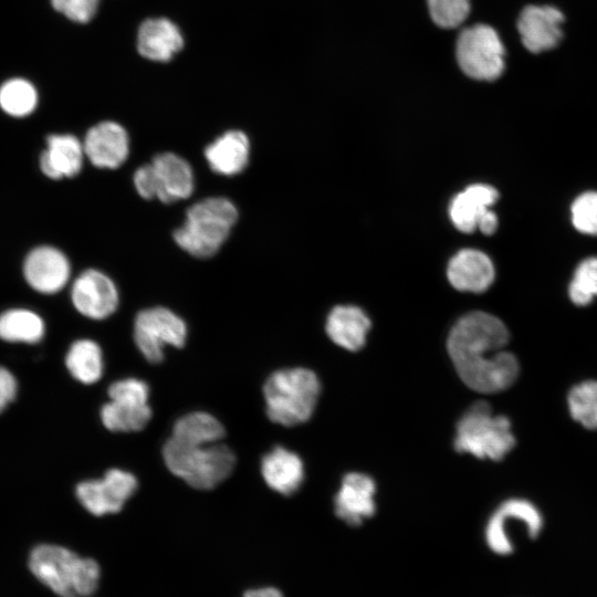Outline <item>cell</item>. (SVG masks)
Listing matches in <instances>:
<instances>
[{
    "instance_id": "9a60e30c",
    "label": "cell",
    "mask_w": 597,
    "mask_h": 597,
    "mask_svg": "<svg viewBox=\"0 0 597 597\" xmlns=\"http://www.w3.org/2000/svg\"><path fill=\"white\" fill-rule=\"evenodd\" d=\"M156 198L164 203L187 199L193 191L192 168L182 157L174 153H161L154 157Z\"/></svg>"
},
{
    "instance_id": "e0dca14e",
    "label": "cell",
    "mask_w": 597,
    "mask_h": 597,
    "mask_svg": "<svg viewBox=\"0 0 597 597\" xmlns=\"http://www.w3.org/2000/svg\"><path fill=\"white\" fill-rule=\"evenodd\" d=\"M184 46L179 28L167 18H150L138 29L137 49L145 59L167 62Z\"/></svg>"
},
{
    "instance_id": "d6986e66",
    "label": "cell",
    "mask_w": 597,
    "mask_h": 597,
    "mask_svg": "<svg viewBox=\"0 0 597 597\" xmlns=\"http://www.w3.org/2000/svg\"><path fill=\"white\" fill-rule=\"evenodd\" d=\"M499 192L489 185H471L459 192L451 201L450 218L455 228L462 232H473L492 212Z\"/></svg>"
},
{
    "instance_id": "30bf717a",
    "label": "cell",
    "mask_w": 597,
    "mask_h": 597,
    "mask_svg": "<svg viewBox=\"0 0 597 597\" xmlns=\"http://www.w3.org/2000/svg\"><path fill=\"white\" fill-rule=\"evenodd\" d=\"M137 480L134 474L109 469L100 480H86L76 485V498L83 507L95 516L119 512L135 493Z\"/></svg>"
},
{
    "instance_id": "8fae6325",
    "label": "cell",
    "mask_w": 597,
    "mask_h": 597,
    "mask_svg": "<svg viewBox=\"0 0 597 597\" xmlns=\"http://www.w3.org/2000/svg\"><path fill=\"white\" fill-rule=\"evenodd\" d=\"M71 300L77 312L92 320L107 318L116 311L119 302L112 279L94 269L76 277L71 289Z\"/></svg>"
},
{
    "instance_id": "e575fe53",
    "label": "cell",
    "mask_w": 597,
    "mask_h": 597,
    "mask_svg": "<svg viewBox=\"0 0 597 597\" xmlns=\"http://www.w3.org/2000/svg\"><path fill=\"white\" fill-rule=\"evenodd\" d=\"M18 383L13 374L0 366V412H2L17 396Z\"/></svg>"
},
{
    "instance_id": "d4e9b609",
    "label": "cell",
    "mask_w": 597,
    "mask_h": 597,
    "mask_svg": "<svg viewBox=\"0 0 597 597\" xmlns=\"http://www.w3.org/2000/svg\"><path fill=\"white\" fill-rule=\"evenodd\" d=\"M45 326L34 312L14 308L0 315V338L10 343L34 344L42 339Z\"/></svg>"
},
{
    "instance_id": "6da1fadb",
    "label": "cell",
    "mask_w": 597,
    "mask_h": 597,
    "mask_svg": "<svg viewBox=\"0 0 597 597\" xmlns=\"http://www.w3.org/2000/svg\"><path fill=\"white\" fill-rule=\"evenodd\" d=\"M509 332L496 316L475 311L462 316L448 337V352L462 381L471 389L493 394L517 378L516 357L504 349Z\"/></svg>"
},
{
    "instance_id": "52a82bcc",
    "label": "cell",
    "mask_w": 597,
    "mask_h": 597,
    "mask_svg": "<svg viewBox=\"0 0 597 597\" xmlns=\"http://www.w3.org/2000/svg\"><path fill=\"white\" fill-rule=\"evenodd\" d=\"M459 70L475 81H495L505 69V49L496 30L484 23L464 25L454 42Z\"/></svg>"
},
{
    "instance_id": "ba28073f",
    "label": "cell",
    "mask_w": 597,
    "mask_h": 597,
    "mask_svg": "<svg viewBox=\"0 0 597 597\" xmlns=\"http://www.w3.org/2000/svg\"><path fill=\"white\" fill-rule=\"evenodd\" d=\"M107 394L111 400L101 409V420L106 429L130 432L146 427L151 409L145 381L136 378L117 380L108 387Z\"/></svg>"
},
{
    "instance_id": "4fadbf2b",
    "label": "cell",
    "mask_w": 597,
    "mask_h": 597,
    "mask_svg": "<svg viewBox=\"0 0 597 597\" xmlns=\"http://www.w3.org/2000/svg\"><path fill=\"white\" fill-rule=\"evenodd\" d=\"M563 13L548 6H528L517 20V30L523 45L532 53L556 46L562 38Z\"/></svg>"
},
{
    "instance_id": "d6a6232c",
    "label": "cell",
    "mask_w": 597,
    "mask_h": 597,
    "mask_svg": "<svg viewBox=\"0 0 597 597\" xmlns=\"http://www.w3.org/2000/svg\"><path fill=\"white\" fill-rule=\"evenodd\" d=\"M51 4L67 19L86 23L95 15L100 0H51Z\"/></svg>"
},
{
    "instance_id": "83f0119b",
    "label": "cell",
    "mask_w": 597,
    "mask_h": 597,
    "mask_svg": "<svg viewBox=\"0 0 597 597\" xmlns=\"http://www.w3.org/2000/svg\"><path fill=\"white\" fill-rule=\"evenodd\" d=\"M572 417L588 429H597V380L583 381L568 395Z\"/></svg>"
},
{
    "instance_id": "3957f363",
    "label": "cell",
    "mask_w": 597,
    "mask_h": 597,
    "mask_svg": "<svg viewBox=\"0 0 597 597\" xmlns=\"http://www.w3.org/2000/svg\"><path fill=\"white\" fill-rule=\"evenodd\" d=\"M29 566L33 575L61 597H87L100 583V565L74 552L51 544L33 548Z\"/></svg>"
},
{
    "instance_id": "d590c367",
    "label": "cell",
    "mask_w": 597,
    "mask_h": 597,
    "mask_svg": "<svg viewBox=\"0 0 597 597\" xmlns=\"http://www.w3.org/2000/svg\"><path fill=\"white\" fill-rule=\"evenodd\" d=\"M243 597H283V595L277 588L263 587L250 589L244 593Z\"/></svg>"
},
{
    "instance_id": "7402d4cb",
    "label": "cell",
    "mask_w": 597,
    "mask_h": 597,
    "mask_svg": "<svg viewBox=\"0 0 597 597\" xmlns=\"http://www.w3.org/2000/svg\"><path fill=\"white\" fill-rule=\"evenodd\" d=\"M261 473L269 488L283 495H291L303 482L304 467L296 453L275 447L263 457Z\"/></svg>"
},
{
    "instance_id": "f1b7e54d",
    "label": "cell",
    "mask_w": 597,
    "mask_h": 597,
    "mask_svg": "<svg viewBox=\"0 0 597 597\" xmlns=\"http://www.w3.org/2000/svg\"><path fill=\"white\" fill-rule=\"evenodd\" d=\"M432 23L443 30H460L471 12V0H426Z\"/></svg>"
},
{
    "instance_id": "603a6c76",
    "label": "cell",
    "mask_w": 597,
    "mask_h": 597,
    "mask_svg": "<svg viewBox=\"0 0 597 597\" xmlns=\"http://www.w3.org/2000/svg\"><path fill=\"white\" fill-rule=\"evenodd\" d=\"M369 328L368 316L350 305L334 307L326 322L328 337L338 346L353 352L365 345Z\"/></svg>"
},
{
    "instance_id": "277c9868",
    "label": "cell",
    "mask_w": 597,
    "mask_h": 597,
    "mask_svg": "<svg viewBox=\"0 0 597 597\" xmlns=\"http://www.w3.org/2000/svg\"><path fill=\"white\" fill-rule=\"evenodd\" d=\"M238 220V210L224 197H210L192 205L181 227L174 231L175 242L199 259L213 256L228 239Z\"/></svg>"
},
{
    "instance_id": "7c38bea8",
    "label": "cell",
    "mask_w": 597,
    "mask_h": 597,
    "mask_svg": "<svg viewBox=\"0 0 597 597\" xmlns=\"http://www.w3.org/2000/svg\"><path fill=\"white\" fill-rule=\"evenodd\" d=\"M83 148L85 156L94 166L115 169L123 165L128 157V134L116 122H101L87 130Z\"/></svg>"
},
{
    "instance_id": "cb8c5ba5",
    "label": "cell",
    "mask_w": 597,
    "mask_h": 597,
    "mask_svg": "<svg viewBox=\"0 0 597 597\" xmlns=\"http://www.w3.org/2000/svg\"><path fill=\"white\" fill-rule=\"evenodd\" d=\"M65 366L75 380L85 385L94 384L103 375L102 349L92 339H78L70 346Z\"/></svg>"
},
{
    "instance_id": "44dd1931",
    "label": "cell",
    "mask_w": 597,
    "mask_h": 597,
    "mask_svg": "<svg viewBox=\"0 0 597 597\" xmlns=\"http://www.w3.org/2000/svg\"><path fill=\"white\" fill-rule=\"evenodd\" d=\"M205 157L211 170L219 175L240 174L249 163V138L241 130H228L206 147Z\"/></svg>"
},
{
    "instance_id": "ffe728a7",
    "label": "cell",
    "mask_w": 597,
    "mask_h": 597,
    "mask_svg": "<svg viewBox=\"0 0 597 597\" xmlns=\"http://www.w3.org/2000/svg\"><path fill=\"white\" fill-rule=\"evenodd\" d=\"M41 154L40 167L51 179L76 176L83 166V144L73 135H50Z\"/></svg>"
},
{
    "instance_id": "5b68a950",
    "label": "cell",
    "mask_w": 597,
    "mask_h": 597,
    "mask_svg": "<svg viewBox=\"0 0 597 597\" xmlns=\"http://www.w3.org/2000/svg\"><path fill=\"white\" fill-rule=\"evenodd\" d=\"M320 389L318 378L310 369L274 371L263 386L269 419L285 427L307 421L315 409Z\"/></svg>"
},
{
    "instance_id": "836d02e7",
    "label": "cell",
    "mask_w": 597,
    "mask_h": 597,
    "mask_svg": "<svg viewBox=\"0 0 597 597\" xmlns=\"http://www.w3.org/2000/svg\"><path fill=\"white\" fill-rule=\"evenodd\" d=\"M133 181L140 197L144 199L156 198L155 176L151 164H146L137 168Z\"/></svg>"
},
{
    "instance_id": "4316f807",
    "label": "cell",
    "mask_w": 597,
    "mask_h": 597,
    "mask_svg": "<svg viewBox=\"0 0 597 597\" xmlns=\"http://www.w3.org/2000/svg\"><path fill=\"white\" fill-rule=\"evenodd\" d=\"M36 104V90L24 78H11L0 86V107L11 116L29 115Z\"/></svg>"
},
{
    "instance_id": "1f68e13d",
    "label": "cell",
    "mask_w": 597,
    "mask_h": 597,
    "mask_svg": "<svg viewBox=\"0 0 597 597\" xmlns=\"http://www.w3.org/2000/svg\"><path fill=\"white\" fill-rule=\"evenodd\" d=\"M572 221L582 233L597 235V192L578 196L572 205Z\"/></svg>"
},
{
    "instance_id": "484cf974",
    "label": "cell",
    "mask_w": 597,
    "mask_h": 597,
    "mask_svg": "<svg viewBox=\"0 0 597 597\" xmlns=\"http://www.w3.org/2000/svg\"><path fill=\"white\" fill-rule=\"evenodd\" d=\"M226 434L222 423L212 415L193 411L174 425L171 438L180 441L219 442Z\"/></svg>"
},
{
    "instance_id": "ac0fdd59",
    "label": "cell",
    "mask_w": 597,
    "mask_h": 597,
    "mask_svg": "<svg viewBox=\"0 0 597 597\" xmlns=\"http://www.w3.org/2000/svg\"><path fill=\"white\" fill-rule=\"evenodd\" d=\"M494 275L490 258L475 249L459 251L448 265V279L459 291L484 292L492 284Z\"/></svg>"
},
{
    "instance_id": "7a4b0ae2",
    "label": "cell",
    "mask_w": 597,
    "mask_h": 597,
    "mask_svg": "<svg viewBox=\"0 0 597 597\" xmlns=\"http://www.w3.org/2000/svg\"><path fill=\"white\" fill-rule=\"evenodd\" d=\"M168 470L197 490H211L233 471L235 457L222 442L180 441L169 438L163 448Z\"/></svg>"
},
{
    "instance_id": "9c48e42d",
    "label": "cell",
    "mask_w": 597,
    "mask_h": 597,
    "mask_svg": "<svg viewBox=\"0 0 597 597\" xmlns=\"http://www.w3.org/2000/svg\"><path fill=\"white\" fill-rule=\"evenodd\" d=\"M187 338V325L166 307L140 311L134 322V341L142 355L153 364L164 359V348H181Z\"/></svg>"
},
{
    "instance_id": "5bb4252c",
    "label": "cell",
    "mask_w": 597,
    "mask_h": 597,
    "mask_svg": "<svg viewBox=\"0 0 597 597\" xmlns=\"http://www.w3.org/2000/svg\"><path fill=\"white\" fill-rule=\"evenodd\" d=\"M29 285L41 293H56L69 281L71 268L67 258L53 247H38L27 256L23 266Z\"/></svg>"
},
{
    "instance_id": "4dcf8cb0",
    "label": "cell",
    "mask_w": 597,
    "mask_h": 597,
    "mask_svg": "<svg viewBox=\"0 0 597 597\" xmlns=\"http://www.w3.org/2000/svg\"><path fill=\"white\" fill-rule=\"evenodd\" d=\"M492 516L505 522L511 519L522 521L526 525L531 537L537 536L543 524L538 510L531 502L522 499H512L504 502Z\"/></svg>"
},
{
    "instance_id": "2e32d148",
    "label": "cell",
    "mask_w": 597,
    "mask_h": 597,
    "mask_svg": "<svg viewBox=\"0 0 597 597\" xmlns=\"http://www.w3.org/2000/svg\"><path fill=\"white\" fill-rule=\"evenodd\" d=\"M375 482L363 473H348L344 476L335 498V513L348 525L358 526L375 513Z\"/></svg>"
},
{
    "instance_id": "f546056e",
    "label": "cell",
    "mask_w": 597,
    "mask_h": 597,
    "mask_svg": "<svg viewBox=\"0 0 597 597\" xmlns=\"http://www.w3.org/2000/svg\"><path fill=\"white\" fill-rule=\"evenodd\" d=\"M569 297L576 305H587L597 296V258L584 260L569 284Z\"/></svg>"
},
{
    "instance_id": "8992f818",
    "label": "cell",
    "mask_w": 597,
    "mask_h": 597,
    "mask_svg": "<svg viewBox=\"0 0 597 597\" xmlns=\"http://www.w3.org/2000/svg\"><path fill=\"white\" fill-rule=\"evenodd\" d=\"M514 444L510 420L505 416L493 415L485 401L473 404L457 425L454 449L458 452L499 461Z\"/></svg>"
}]
</instances>
